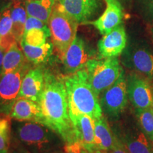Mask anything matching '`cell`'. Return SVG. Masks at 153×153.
<instances>
[{"label":"cell","instance_id":"obj_19","mask_svg":"<svg viewBox=\"0 0 153 153\" xmlns=\"http://www.w3.org/2000/svg\"><path fill=\"white\" fill-rule=\"evenodd\" d=\"M24 2L28 16L34 17L48 24L55 7V0H30Z\"/></svg>","mask_w":153,"mask_h":153},{"label":"cell","instance_id":"obj_18","mask_svg":"<svg viewBox=\"0 0 153 153\" xmlns=\"http://www.w3.org/2000/svg\"><path fill=\"white\" fill-rule=\"evenodd\" d=\"M133 68L146 78L153 79V55L145 48L133 51L131 56Z\"/></svg>","mask_w":153,"mask_h":153},{"label":"cell","instance_id":"obj_12","mask_svg":"<svg viewBox=\"0 0 153 153\" xmlns=\"http://www.w3.org/2000/svg\"><path fill=\"white\" fill-rule=\"evenodd\" d=\"M106 7L98 19L89 24L93 25L101 35H105L123 23V9L118 1H106Z\"/></svg>","mask_w":153,"mask_h":153},{"label":"cell","instance_id":"obj_29","mask_svg":"<svg viewBox=\"0 0 153 153\" xmlns=\"http://www.w3.org/2000/svg\"><path fill=\"white\" fill-rule=\"evenodd\" d=\"M108 152L109 153H128L125 146H124L123 142H122L119 138H118L116 136H115L114 147H113V148Z\"/></svg>","mask_w":153,"mask_h":153},{"label":"cell","instance_id":"obj_3","mask_svg":"<svg viewBox=\"0 0 153 153\" xmlns=\"http://www.w3.org/2000/svg\"><path fill=\"white\" fill-rule=\"evenodd\" d=\"M78 24L58 5L54 7L48 25L53 47L61 59L76 37Z\"/></svg>","mask_w":153,"mask_h":153},{"label":"cell","instance_id":"obj_26","mask_svg":"<svg viewBox=\"0 0 153 153\" xmlns=\"http://www.w3.org/2000/svg\"><path fill=\"white\" fill-rule=\"evenodd\" d=\"M10 129V118L6 115H0V151L7 152L9 144Z\"/></svg>","mask_w":153,"mask_h":153},{"label":"cell","instance_id":"obj_16","mask_svg":"<svg viewBox=\"0 0 153 153\" xmlns=\"http://www.w3.org/2000/svg\"><path fill=\"white\" fill-rule=\"evenodd\" d=\"M115 135L104 116L94 120V143L96 150L109 152L114 145Z\"/></svg>","mask_w":153,"mask_h":153},{"label":"cell","instance_id":"obj_17","mask_svg":"<svg viewBox=\"0 0 153 153\" xmlns=\"http://www.w3.org/2000/svg\"><path fill=\"white\" fill-rule=\"evenodd\" d=\"M9 6L12 20V33L17 43H20L24 34L28 14L24 2L21 0H14Z\"/></svg>","mask_w":153,"mask_h":153},{"label":"cell","instance_id":"obj_14","mask_svg":"<svg viewBox=\"0 0 153 153\" xmlns=\"http://www.w3.org/2000/svg\"><path fill=\"white\" fill-rule=\"evenodd\" d=\"M9 114L11 118L18 120L44 124L43 114L39 104L25 97H17L11 107Z\"/></svg>","mask_w":153,"mask_h":153},{"label":"cell","instance_id":"obj_2","mask_svg":"<svg viewBox=\"0 0 153 153\" xmlns=\"http://www.w3.org/2000/svg\"><path fill=\"white\" fill-rule=\"evenodd\" d=\"M63 80L68 95L69 114H86L94 120L103 116L99 96L89 82L85 69L69 74Z\"/></svg>","mask_w":153,"mask_h":153},{"label":"cell","instance_id":"obj_20","mask_svg":"<svg viewBox=\"0 0 153 153\" xmlns=\"http://www.w3.org/2000/svg\"><path fill=\"white\" fill-rule=\"evenodd\" d=\"M143 131L135 130L122 141L128 153H153L152 147Z\"/></svg>","mask_w":153,"mask_h":153},{"label":"cell","instance_id":"obj_13","mask_svg":"<svg viewBox=\"0 0 153 153\" xmlns=\"http://www.w3.org/2000/svg\"><path fill=\"white\" fill-rule=\"evenodd\" d=\"M45 86V72L40 68L30 69L23 78L19 97L39 104Z\"/></svg>","mask_w":153,"mask_h":153},{"label":"cell","instance_id":"obj_9","mask_svg":"<svg viewBox=\"0 0 153 153\" xmlns=\"http://www.w3.org/2000/svg\"><path fill=\"white\" fill-rule=\"evenodd\" d=\"M57 4L79 24L87 23L96 16L102 6L101 0H58Z\"/></svg>","mask_w":153,"mask_h":153},{"label":"cell","instance_id":"obj_37","mask_svg":"<svg viewBox=\"0 0 153 153\" xmlns=\"http://www.w3.org/2000/svg\"><path fill=\"white\" fill-rule=\"evenodd\" d=\"M152 108H153V101H152Z\"/></svg>","mask_w":153,"mask_h":153},{"label":"cell","instance_id":"obj_30","mask_svg":"<svg viewBox=\"0 0 153 153\" xmlns=\"http://www.w3.org/2000/svg\"><path fill=\"white\" fill-rule=\"evenodd\" d=\"M5 51H4L2 49L0 48V76L2 74V66H3V59L4 56Z\"/></svg>","mask_w":153,"mask_h":153},{"label":"cell","instance_id":"obj_33","mask_svg":"<svg viewBox=\"0 0 153 153\" xmlns=\"http://www.w3.org/2000/svg\"><path fill=\"white\" fill-rule=\"evenodd\" d=\"M5 7H4V8H2V7H0V16H1V12H2V11H3V9H4Z\"/></svg>","mask_w":153,"mask_h":153},{"label":"cell","instance_id":"obj_28","mask_svg":"<svg viewBox=\"0 0 153 153\" xmlns=\"http://www.w3.org/2000/svg\"><path fill=\"white\" fill-rule=\"evenodd\" d=\"M83 148L77 140L67 143L65 146V153H82Z\"/></svg>","mask_w":153,"mask_h":153},{"label":"cell","instance_id":"obj_7","mask_svg":"<svg viewBox=\"0 0 153 153\" xmlns=\"http://www.w3.org/2000/svg\"><path fill=\"white\" fill-rule=\"evenodd\" d=\"M126 82L128 97L135 110L152 107L153 92L146 78L132 73L128 76Z\"/></svg>","mask_w":153,"mask_h":153},{"label":"cell","instance_id":"obj_11","mask_svg":"<svg viewBox=\"0 0 153 153\" xmlns=\"http://www.w3.org/2000/svg\"><path fill=\"white\" fill-rule=\"evenodd\" d=\"M76 140L89 153L96 151L94 119L86 114H70Z\"/></svg>","mask_w":153,"mask_h":153},{"label":"cell","instance_id":"obj_23","mask_svg":"<svg viewBox=\"0 0 153 153\" xmlns=\"http://www.w3.org/2000/svg\"><path fill=\"white\" fill-rule=\"evenodd\" d=\"M19 44L26 58L34 64L45 62L53 53V45L51 43L47 42L41 46H32L22 41Z\"/></svg>","mask_w":153,"mask_h":153},{"label":"cell","instance_id":"obj_24","mask_svg":"<svg viewBox=\"0 0 153 153\" xmlns=\"http://www.w3.org/2000/svg\"><path fill=\"white\" fill-rule=\"evenodd\" d=\"M49 36H51L49 28H32L24 32L22 41L32 46H41L47 43Z\"/></svg>","mask_w":153,"mask_h":153},{"label":"cell","instance_id":"obj_6","mask_svg":"<svg viewBox=\"0 0 153 153\" xmlns=\"http://www.w3.org/2000/svg\"><path fill=\"white\" fill-rule=\"evenodd\" d=\"M27 68H23L0 76V112L9 114L11 107L20 91L23 78L27 72Z\"/></svg>","mask_w":153,"mask_h":153},{"label":"cell","instance_id":"obj_25","mask_svg":"<svg viewBox=\"0 0 153 153\" xmlns=\"http://www.w3.org/2000/svg\"><path fill=\"white\" fill-rule=\"evenodd\" d=\"M136 115L141 130L150 140L153 141V108L136 110Z\"/></svg>","mask_w":153,"mask_h":153},{"label":"cell","instance_id":"obj_4","mask_svg":"<svg viewBox=\"0 0 153 153\" xmlns=\"http://www.w3.org/2000/svg\"><path fill=\"white\" fill-rule=\"evenodd\" d=\"M84 69L87 72L88 80L91 87L99 97L123 72L118 57L91 58Z\"/></svg>","mask_w":153,"mask_h":153},{"label":"cell","instance_id":"obj_35","mask_svg":"<svg viewBox=\"0 0 153 153\" xmlns=\"http://www.w3.org/2000/svg\"><path fill=\"white\" fill-rule=\"evenodd\" d=\"M0 153H7V152H4V151H0Z\"/></svg>","mask_w":153,"mask_h":153},{"label":"cell","instance_id":"obj_36","mask_svg":"<svg viewBox=\"0 0 153 153\" xmlns=\"http://www.w3.org/2000/svg\"><path fill=\"white\" fill-rule=\"evenodd\" d=\"M22 1H30V0H21Z\"/></svg>","mask_w":153,"mask_h":153},{"label":"cell","instance_id":"obj_1","mask_svg":"<svg viewBox=\"0 0 153 153\" xmlns=\"http://www.w3.org/2000/svg\"><path fill=\"white\" fill-rule=\"evenodd\" d=\"M39 105L44 125L58 133L66 143L76 140L69 114L64 80L50 72H45V86Z\"/></svg>","mask_w":153,"mask_h":153},{"label":"cell","instance_id":"obj_8","mask_svg":"<svg viewBox=\"0 0 153 153\" xmlns=\"http://www.w3.org/2000/svg\"><path fill=\"white\" fill-rule=\"evenodd\" d=\"M126 44L127 34L122 23L99 41L97 47L99 58L118 57L126 48Z\"/></svg>","mask_w":153,"mask_h":153},{"label":"cell","instance_id":"obj_22","mask_svg":"<svg viewBox=\"0 0 153 153\" xmlns=\"http://www.w3.org/2000/svg\"><path fill=\"white\" fill-rule=\"evenodd\" d=\"M16 42L12 33V20L9 4L3 9L0 16V48L7 51Z\"/></svg>","mask_w":153,"mask_h":153},{"label":"cell","instance_id":"obj_31","mask_svg":"<svg viewBox=\"0 0 153 153\" xmlns=\"http://www.w3.org/2000/svg\"><path fill=\"white\" fill-rule=\"evenodd\" d=\"M148 6L149 10H150L151 14H152L153 16V0H148Z\"/></svg>","mask_w":153,"mask_h":153},{"label":"cell","instance_id":"obj_10","mask_svg":"<svg viewBox=\"0 0 153 153\" xmlns=\"http://www.w3.org/2000/svg\"><path fill=\"white\" fill-rule=\"evenodd\" d=\"M85 41L79 36H76L61 60L65 72L70 74L85 68L88 61L91 59Z\"/></svg>","mask_w":153,"mask_h":153},{"label":"cell","instance_id":"obj_21","mask_svg":"<svg viewBox=\"0 0 153 153\" xmlns=\"http://www.w3.org/2000/svg\"><path fill=\"white\" fill-rule=\"evenodd\" d=\"M15 42L6 51L3 59L2 74L18 70L26 65V57L22 47Z\"/></svg>","mask_w":153,"mask_h":153},{"label":"cell","instance_id":"obj_15","mask_svg":"<svg viewBox=\"0 0 153 153\" xmlns=\"http://www.w3.org/2000/svg\"><path fill=\"white\" fill-rule=\"evenodd\" d=\"M50 128L37 122H28L21 126L18 135L22 142L29 145L42 148L51 142Z\"/></svg>","mask_w":153,"mask_h":153},{"label":"cell","instance_id":"obj_5","mask_svg":"<svg viewBox=\"0 0 153 153\" xmlns=\"http://www.w3.org/2000/svg\"><path fill=\"white\" fill-rule=\"evenodd\" d=\"M127 82L124 72L111 86L103 91L100 104L103 111L116 117L125 109L128 103Z\"/></svg>","mask_w":153,"mask_h":153},{"label":"cell","instance_id":"obj_34","mask_svg":"<svg viewBox=\"0 0 153 153\" xmlns=\"http://www.w3.org/2000/svg\"><path fill=\"white\" fill-rule=\"evenodd\" d=\"M82 153H89V152H88L87 150H85V149H84V148H83V152H82Z\"/></svg>","mask_w":153,"mask_h":153},{"label":"cell","instance_id":"obj_27","mask_svg":"<svg viewBox=\"0 0 153 153\" xmlns=\"http://www.w3.org/2000/svg\"><path fill=\"white\" fill-rule=\"evenodd\" d=\"M48 28V25L41 22L39 19L34 18V17L28 16L26 26H25V31L32 29V28H43L44 29V28Z\"/></svg>","mask_w":153,"mask_h":153},{"label":"cell","instance_id":"obj_32","mask_svg":"<svg viewBox=\"0 0 153 153\" xmlns=\"http://www.w3.org/2000/svg\"><path fill=\"white\" fill-rule=\"evenodd\" d=\"M104 1H105V2H106V1H111V0H104ZM113 1H120V2H122V1H123V0H113Z\"/></svg>","mask_w":153,"mask_h":153}]
</instances>
